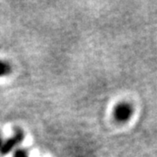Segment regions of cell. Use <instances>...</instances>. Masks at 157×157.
Wrapping results in <instances>:
<instances>
[{
  "instance_id": "1",
  "label": "cell",
  "mask_w": 157,
  "mask_h": 157,
  "mask_svg": "<svg viewBox=\"0 0 157 157\" xmlns=\"http://www.w3.org/2000/svg\"><path fill=\"white\" fill-rule=\"evenodd\" d=\"M23 140V134L22 132L17 131L16 132L15 135H13L11 138L8 140H4L0 138V153L2 155L8 154L11 151L14 147L20 143Z\"/></svg>"
},
{
  "instance_id": "2",
  "label": "cell",
  "mask_w": 157,
  "mask_h": 157,
  "mask_svg": "<svg viewBox=\"0 0 157 157\" xmlns=\"http://www.w3.org/2000/svg\"><path fill=\"white\" fill-rule=\"evenodd\" d=\"M131 114H132V109L128 104L119 105L114 111V116L119 121H126L127 120H128Z\"/></svg>"
},
{
  "instance_id": "3",
  "label": "cell",
  "mask_w": 157,
  "mask_h": 157,
  "mask_svg": "<svg viewBox=\"0 0 157 157\" xmlns=\"http://www.w3.org/2000/svg\"><path fill=\"white\" fill-rule=\"evenodd\" d=\"M10 71H11V67L7 63L0 61V77L8 74L10 73Z\"/></svg>"
},
{
  "instance_id": "4",
  "label": "cell",
  "mask_w": 157,
  "mask_h": 157,
  "mask_svg": "<svg viewBox=\"0 0 157 157\" xmlns=\"http://www.w3.org/2000/svg\"><path fill=\"white\" fill-rule=\"evenodd\" d=\"M14 157H28L27 154L24 150H17L15 155H14Z\"/></svg>"
}]
</instances>
